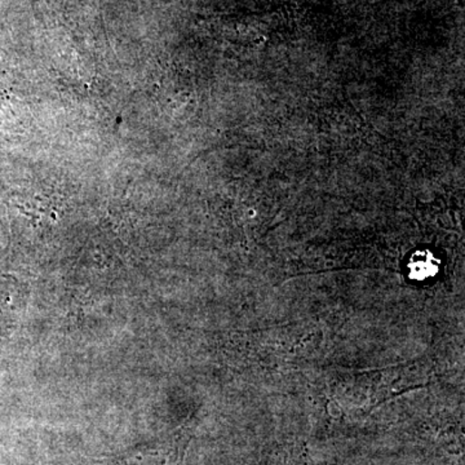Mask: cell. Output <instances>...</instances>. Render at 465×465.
Returning <instances> with one entry per match:
<instances>
[{"label": "cell", "mask_w": 465, "mask_h": 465, "mask_svg": "<svg viewBox=\"0 0 465 465\" xmlns=\"http://www.w3.org/2000/svg\"><path fill=\"white\" fill-rule=\"evenodd\" d=\"M440 268V260L430 250L416 251L407 262L409 277L416 282L432 280L439 274Z\"/></svg>", "instance_id": "obj_1"}]
</instances>
